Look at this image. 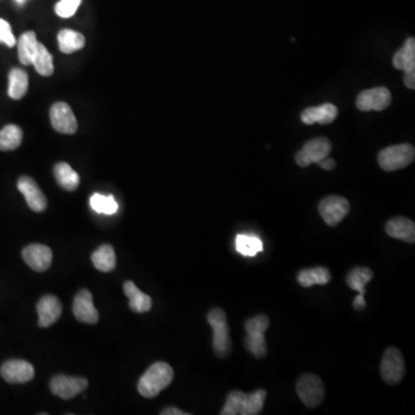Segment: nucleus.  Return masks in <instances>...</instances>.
Segmentation results:
<instances>
[{"instance_id":"obj_14","label":"nucleus","mask_w":415,"mask_h":415,"mask_svg":"<svg viewBox=\"0 0 415 415\" xmlns=\"http://www.w3.org/2000/svg\"><path fill=\"white\" fill-rule=\"evenodd\" d=\"M73 313L76 320L87 325H95L100 320V314L93 302V294L88 290H81L75 295Z\"/></svg>"},{"instance_id":"obj_27","label":"nucleus","mask_w":415,"mask_h":415,"mask_svg":"<svg viewBox=\"0 0 415 415\" xmlns=\"http://www.w3.org/2000/svg\"><path fill=\"white\" fill-rule=\"evenodd\" d=\"M59 49L62 53H73L81 50L86 44L85 36L71 29H62L58 34Z\"/></svg>"},{"instance_id":"obj_16","label":"nucleus","mask_w":415,"mask_h":415,"mask_svg":"<svg viewBox=\"0 0 415 415\" xmlns=\"http://www.w3.org/2000/svg\"><path fill=\"white\" fill-rule=\"evenodd\" d=\"M39 325L41 328H49L62 316V306L55 295H46L37 304Z\"/></svg>"},{"instance_id":"obj_28","label":"nucleus","mask_w":415,"mask_h":415,"mask_svg":"<svg viewBox=\"0 0 415 415\" xmlns=\"http://www.w3.org/2000/svg\"><path fill=\"white\" fill-rule=\"evenodd\" d=\"M374 273L367 266H357L351 270L346 277L347 285L350 289L357 291L359 294L365 295L366 285L373 279Z\"/></svg>"},{"instance_id":"obj_39","label":"nucleus","mask_w":415,"mask_h":415,"mask_svg":"<svg viewBox=\"0 0 415 415\" xmlns=\"http://www.w3.org/2000/svg\"><path fill=\"white\" fill-rule=\"evenodd\" d=\"M162 415H189V413L182 412V409L177 407H168L161 412Z\"/></svg>"},{"instance_id":"obj_30","label":"nucleus","mask_w":415,"mask_h":415,"mask_svg":"<svg viewBox=\"0 0 415 415\" xmlns=\"http://www.w3.org/2000/svg\"><path fill=\"white\" fill-rule=\"evenodd\" d=\"M32 64L35 66L36 72L42 76H51L53 74V59L42 43H39Z\"/></svg>"},{"instance_id":"obj_37","label":"nucleus","mask_w":415,"mask_h":415,"mask_svg":"<svg viewBox=\"0 0 415 415\" xmlns=\"http://www.w3.org/2000/svg\"><path fill=\"white\" fill-rule=\"evenodd\" d=\"M366 300H365V295L358 294L353 300V307L355 311H362L366 308Z\"/></svg>"},{"instance_id":"obj_24","label":"nucleus","mask_w":415,"mask_h":415,"mask_svg":"<svg viewBox=\"0 0 415 415\" xmlns=\"http://www.w3.org/2000/svg\"><path fill=\"white\" fill-rule=\"evenodd\" d=\"M55 180L58 185L65 191H75L80 184V178L78 173L72 169L67 163H58L53 170Z\"/></svg>"},{"instance_id":"obj_23","label":"nucleus","mask_w":415,"mask_h":415,"mask_svg":"<svg viewBox=\"0 0 415 415\" xmlns=\"http://www.w3.org/2000/svg\"><path fill=\"white\" fill-rule=\"evenodd\" d=\"M28 74L21 69H11L8 74V96L13 100H21L28 90Z\"/></svg>"},{"instance_id":"obj_32","label":"nucleus","mask_w":415,"mask_h":415,"mask_svg":"<svg viewBox=\"0 0 415 415\" xmlns=\"http://www.w3.org/2000/svg\"><path fill=\"white\" fill-rule=\"evenodd\" d=\"M90 207L97 214L114 215L118 210V203L114 196H105L98 193L91 196Z\"/></svg>"},{"instance_id":"obj_17","label":"nucleus","mask_w":415,"mask_h":415,"mask_svg":"<svg viewBox=\"0 0 415 415\" xmlns=\"http://www.w3.org/2000/svg\"><path fill=\"white\" fill-rule=\"evenodd\" d=\"M337 117V107L332 103H325L320 107H311L302 111L301 121L306 125H327L334 123Z\"/></svg>"},{"instance_id":"obj_34","label":"nucleus","mask_w":415,"mask_h":415,"mask_svg":"<svg viewBox=\"0 0 415 415\" xmlns=\"http://www.w3.org/2000/svg\"><path fill=\"white\" fill-rule=\"evenodd\" d=\"M81 3L82 0H59L58 3L55 4V14L64 19L73 17Z\"/></svg>"},{"instance_id":"obj_33","label":"nucleus","mask_w":415,"mask_h":415,"mask_svg":"<svg viewBox=\"0 0 415 415\" xmlns=\"http://www.w3.org/2000/svg\"><path fill=\"white\" fill-rule=\"evenodd\" d=\"M246 398V393L243 391H231L227 396L224 407L221 411V415H238L241 414L243 402Z\"/></svg>"},{"instance_id":"obj_5","label":"nucleus","mask_w":415,"mask_h":415,"mask_svg":"<svg viewBox=\"0 0 415 415\" xmlns=\"http://www.w3.org/2000/svg\"><path fill=\"white\" fill-rule=\"evenodd\" d=\"M297 393L307 407L315 409L325 399V384L318 375L306 374L297 383Z\"/></svg>"},{"instance_id":"obj_3","label":"nucleus","mask_w":415,"mask_h":415,"mask_svg":"<svg viewBox=\"0 0 415 415\" xmlns=\"http://www.w3.org/2000/svg\"><path fill=\"white\" fill-rule=\"evenodd\" d=\"M208 323L214 331L215 354L218 358H227L230 355L232 348V341L230 337V327L227 323V316L225 311L221 308H214L208 314Z\"/></svg>"},{"instance_id":"obj_4","label":"nucleus","mask_w":415,"mask_h":415,"mask_svg":"<svg viewBox=\"0 0 415 415\" xmlns=\"http://www.w3.org/2000/svg\"><path fill=\"white\" fill-rule=\"evenodd\" d=\"M414 147L409 143L388 147L379 154V164L386 172L404 169L414 162Z\"/></svg>"},{"instance_id":"obj_8","label":"nucleus","mask_w":415,"mask_h":415,"mask_svg":"<svg viewBox=\"0 0 415 415\" xmlns=\"http://www.w3.org/2000/svg\"><path fill=\"white\" fill-rule=\"evenodd\" d=\"M331 153V143L327 137H316L306 143L298 154L295 155V162L301 168H307L311 164H318L322 159L327 158Z\"/></svg>"},{"instance_id":"obj_21","label":"nucleus","mask_w":415,"mask_h":415,"mask_svg":"<svg viewBox=\"0 0 415 415\" xmlns=\"http://www.w3.org/2000/svg\"><path fill=\"white\" fill-rule=\"evenodd\" d=\"M393 64L395 69L400 71L415 69V41L413 37L406 39L404 46L395 53Z\"/></svg>"},{"instance_id":"obj_2","label":"nucleus","mask_w":415,"mask_h":415,"mask_svg":"<svg viewBox=\"0 0 415 415\" xmlns=\"http://www.w3.org/2000/svg\"><path fill=\"white\" fill-rule=\"evenodd\" d=\"M269 318L264 314L257 315L250 318L245 325L247 332L245 337V347L257 359L266 357L268 352L264 334L269 328Z\"/></svg>"},{"instance_id":"obj_40","label":"nucleus","mask_w":415,"mask_h":415,"mask_svg":"<svg viewBox=\"0 0 415 415\" xmlns=\"http://www.w3.org/2000/svg\"><path fill=\"white\" fill-rule=\"evenodd\" d=\"M15 1L19 4H23L25 1H26V0H15Z\"/></svg>"},{"instance_id":"obj_35","label":"nucleus","mask_w":415,"mask_h":415,"mask_svg":"<svg viewBox=\"0 0 415 415\" xmlns=\"http://www.w3.org/2000/svg\"><path fill=\"white\" fill-rule=\"evenodd\" d=\"M0 43H4L11 48L17 44V39L12 33L10 23L4 19H0Z\"/></svg>"},{"instance_id":"obj_10","label":"nucleus","mask_w":415,"mask_h":415,"mask_svg":"<svg viewBox=\"0 0 415 415\" xmlns=\"http://www.w3.org/2000/svg\"><path fill=\"white\" fill-rule=\"evenodd\" d=\"M391 93L384 87L373 88L361 91L357 98V107L360 111H383L391 104Z\"/></svg>"},{"instance_id":"obj_11","label":"nucleus","mask_w":415,"mask_h":415,"mask_svg":"<svg viewBox=\"0 0 415 415\" xmlns=\"http://www.w3.org/2000/svg\"><path fill=\"white\" fill-rule=\"evenodd\" d=\"M52 127L62 134H74L78 130V121L69 104L58 102L50 110Z\"/></svg>"},{"instance_id":"obj_1","label":"nucleus","mask_w":415,"mask_h":415,"mask_svg":"<svg viewBox=\"0 0 415 415\" xmlns=\"http://www.w3.org/2000/svg\"><path fill=\"white\" fill-rule=\"evenodd\" d=\"M173 376L175 373L170 365L165 362L154 363L137 383L140 395L144 398H154L171 384Z\"/></svg>"},{"instance_id":"obj_12","label":"nucleus","mask_w":415,"mask_h":415,"mask_svg":"<svg viewBox=\"0 0 415 415\" xmlns=\"http://www.w3.org/2000/svg\"><path fill=\"white\" fill-rule=\"evenodd\" d=\"M0 375L11 384L27 383L33 380L35 369L33 365L25 360H8L0 368Z\"/></svg>"},{"instance_id":"obj_26","label":"nucleus","mask_w":415,"mask_h":415,"mask_svg":"<svg viewBox=\"0 0 415 415\" xmlns=\"http://www.w3.org/2000/svg\"><path fill=\"white\" fill-rule=\"evenodd\" d=\"M39 43L34 32H27V33L21 35L19 43H18V53H19L21 64H23V65H30L32 64Z\"/></svg>"},{"instance_id":"obj_22","label":"nucleus","mask_w":415,"mask_h":415,"mask_svg":"<svg viewBox=\"0 0 415 415\" xmlns=\"http://www.w3.org/2000/svg\"><path fill=\"white\" fill-rule=\"evenodd\" d=\"M91 261H93L95 268L102 273L114 271L116 269V264H117L114 247L110 245H102L91 255Z\"/></svg>"},{"instance_id":"obj_19","label":"nucleus","mask_w":415,"mask_h":415,"mask_svg":"<svg viewBox=\"0 0 415 415\" xmlns=\"http://www.w3.org/2000/svg\"><path fill=\"white\" fill-rule=\"evenodd\" d=\"M123 291L125 294L130 299V307L135 313H147L151 309L153 300L149 295L143 293L137 289V285L133 282L125 283L123 284Z\"/></svg>"},{"instance_id":"obj_38","label":"nucleus","mask_w":415,"mask_h":415,"mask_svg":"<svg viewBox=\"0 0 415 415\" xmlns=\"http://www.w3.org/2000/svg\"><path fill=\"white\" fill-rule=\"evenodd\" d=\"M318 165L321 166L322 169L325 170V171H331V170L336 168V162H334V159L327 157V158L322 159L321 162L318 163Z\"/></svg>"},{"instance_id":"obj_31","label":"nucleus","mask_w":415,"mask_h":415,"mask_svg":"<svg viewBox=\"0 0 415 415\" xmlns=\"http://www.w3.org/2000/svg\"><path fill=\"white\" fill-rule=\"evenodd\" d=\"M266 399V391L263 389L255 390L254 393L246 395L243 402L241 415H257L261 413Z\"/></svg>"},{"instance_id":"obj_20","label":"nucleus","mask_w":415,"mask_h":415,"mask_svg":"<svg viewBox=\"0 0 415 415\" xmlns=\"http://www.w3.org/2000/svg\"><path fill=\"white\" fill-rule=\"evenodd\" d=\"M298 283L302 287H311L313 285H325L331 280V273L325 266H316L304 269L298 273Z\"/></svg>"},{"instance_id":"obj_9","label":"nucleus","mask_w":415,"mask_h":415,"mask_svg":"<svg viewBox=\"0 0 415 415\" xmlns=\"http://www.w3.org/2000/svg\"><path fill=\"white\" fill-rule=\"evenodd\" d=\"M88 388V381L83 377H71L58 375L50 382V389L55 396L69 400L83 393Z\"/></svg>"},{"instance_id":"obj_18","label":"nucleus","mask_w":415,"mask_h":415,"mask_svg":"<svg viewBox=\"0 0 415 415\" xmlns=\"http://www.w3.org/2000/svg\"><path fill=\"white\" fill-rule=\"evenodd\" d=\"M386 231L388 236L399 240L405 241L407 243H415V224L414 222L409 218L395 217L390 219L386 225Z\"/></svg>"},{"instance_id":"obj_36","label":"nucleus","mask_w":415,"mask_h":415,"mask_svg":"<svg viewBox=\"0 0 415 415\" xmlns=\"http://www.w3.org/2000/svg\"><path fill=\"white\" fill-rule=\"evenodd\" d=\"M404 82H405L406 87L409 88V89H414L415 69L405 71V75H404Z\"/></svg>"},{"instance_id":"obj_13","label":"nucleus","mask_w":415,"mask_h":415,"mask_svg":"<svg viewBox=\"0 0 415 415\" xmlns=\"http://www.w3.org/2000/svg\"><path fill=\"white\" fill-rule=\"evenodd\" d=\"M22 257L25 262L36 271V273H44L51 266L53 254L49 247L41 243H33L27 246L22 250Z\"/></svg>"},{"instance_id":"obj_25","label":"nucleus","mask_w":415,"mask_h":415,"mask_svg":"<svg viewBox=\"0 0 415 415\" xmlns=\"http://www.w3.org/2000/svg\"><path fill=\"white\" fill-rule=\"evenodd\" d=\"M234 245L238 253L243 257H255L264 250L262 240L252 234H238Z\"/></svg>"},{"instance_id":"obj_29","label":"nucleus","mask_w":415,"mask_h":415,"mask_svg":"<svg viewBox=\"0 0 415 415\" xmlns=\"http://www.w3.org/2000/svg\"><path fill=\"white\" fill-rule=\"evenodd\" d=\"M22 130L17 125H7L0 130V150L11 151L17 149L22 142Z\"/></svg>"},{"instance_id":"obj_6","label":"nucleus","mask_w":415,"mask_h":415,"mask_svg":"<svg viewBox=\"0 0 415 415\" xmlns=\"http://www.w3.org/2000/svg\"><path fill=\"white\" fill-rule=\"evenodd\" d=\"M405 375V360L396 347L386 348L381 361V377L389 386L402 382Z\"/></svg>"},{"instance_id":"obj_7","label":"nucleus","mask_w":415,"mask_h":415,"mask_svg":"<svg viewBox=\"0 0 415 415\" xmlns=\"http://www.w3.org/2000/svg\"><path fill=\"white\" fill-rule=\"evenodd\" d=\"M350 202L346 198L331 195L323 198L318 205V211L321 214L325 224L329 226H337L348 212H350Z\"/></svg>"},{"instance_id":"obj_15","label":"nucleus","mask_w":415,"mask_h":415,"mask_svg":"<svg viewBox=\"0 0 415 415\" xmlns=\"http://www.w3.org/2000/svg\"><path fill=\"white\" fill-rule=\"evenodd\" d=\"M18 189L22 193L30 209L42 212L48 207L46 195L41 191L35 180L30 177H21L18 180Z\"/></svg>"}]
</instances>
